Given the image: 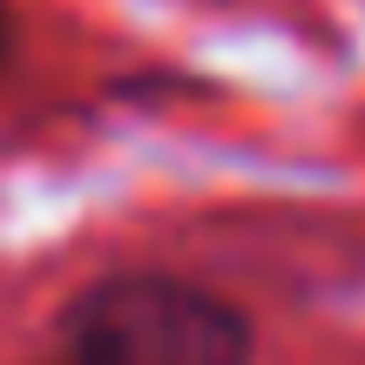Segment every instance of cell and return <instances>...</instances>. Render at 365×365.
Instances as JSON below:
<instances>
[{
	"instance_id": "6da1fadb",
	"label": "cell",
	"mask_w": 365,
	"mask_h": 365,
	"mask_svg": "<svg viewBox=\"0 0 365 365\" xmlns=\"http://www.w3.org/2000/svg\"><path fill=\"white\" fill-rule=\"evenodd\" d=\"M75 365H250V318L182 277L122 271L61 312Z\"/></svg>"
},
{
	"instance_id": "7a4b0ae2",
	"label": "cell",
	"mask_w": 365,
	"mask_h": 365,
	"mask_svg": "<svg viewBox=\"0 0 365 365\" xmlns=\"http://www.w3.org/2000/svg\"><path fill=\"white\" fill-rule=\"evenodd\" d=\"M7 41H14V21H7V0H0V61H7Z\"/></svg>"
},
{
	"instance_id": "3957f363",
	"label": "cell",
	"mask_w": 365,
	"mask_h": 365,
	"mask_svg": "<svg viewBox=\"0 0 365 365\" xmlns=\"http://www.w3.org/2000/svg\"><path fill=\"white\" fill-rule=\"evenodd\" d=\"M61 365H75V359H61Z\"/></svg>"
}]
</instances>
